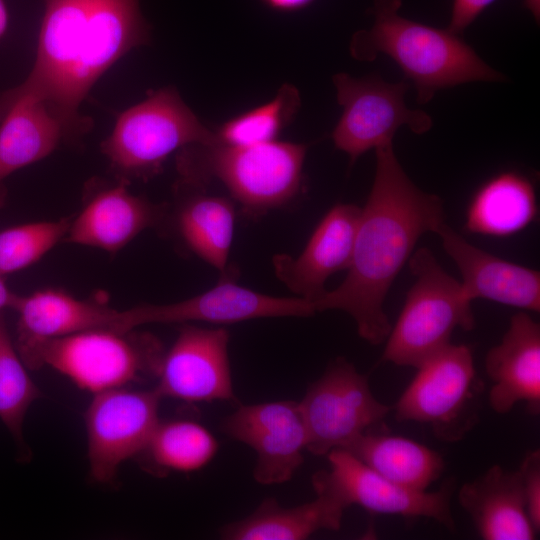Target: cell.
Returning <instances> with one entry per match:
<instances>
[{
    "mask_svg": "<svg viewBox=\"0 0 540 540\" xmlns=\"http://www.w3.org/2000/svg\"><path fill=\"white\" fill-rule=\"evenodd\" d=\"M375 153L374 181L361 207L347 275L337 288L325 290L312 303L316 312H346L359 336L379 345L392 327L384 311L388 291L418 239L444 222V211L438 196L410 180L393 144L378 147Z\"/></svg>",
    "mask_w": 540,
    "mask_h": 540,
    "instance_id": "obj_1",
    "label": "cell"
},
{
    "mask_svg": "<svg viewBox=\"0 0 540 540\" xmlns=\"http://www.w3.org/2000/svg\"><path fill=\"white\" fill-rule=\"evenodd\" d=\"M35 63L19 86L0 96V113L31 95L60 121L65 137L88 125L78 112L99 77L119 58L149 41L140 0H44Z\"/></svg>",
    "mask_w": 540,
    "mask_h": 540,
    "instance_id": "obj_2",
    "label": "cell"
},
{
    "mask_svg": "<svg viewBox=\"0 0 540 540\" xmlns=\"http://www.w3.org/2000/svg\"><path fill=\"white\" fill-rule=\"evenodd\" d=\"M401 0H374V22L356 32L350 53L359 61L388 55L417 90V102L430 101L441 89L474 81L501 82L505 76L486 64L460 35L403 17Z\"/></svg>",
    "mask_w": 540,
    "mask_h": 540,
    "instance_id": "obj_3",
    "label": "cell"
},
{
    "mask_svg": "<svg viewBox=\"0 0 540 540\" xmlns=\"http://www.w3.org/2000/svg\"><path fill=\"white\" fill-rule=\"evenodd\" d=\"M307 146L271 141L249 146L192 144L177 155L181 183L206 188L219 182L245 215L261 216L300 193Z\"/></svg>",
    "mask_w": 540,
    "mask_h": 540,
    "instance_id": "obj_4",
    "label": "cell"
},
{
    "mask_svg": "<svg viewBox=\"0 0 540 540\" xmlns=\"http://www.w3.org/2000/svg\"><path fill=\"white\" fill-rule=\"evenodd\" d=\"M29 369L49 366L93 394L155 375L163 352L145 334L92 329L16 348Z\"/></svg>",
    "mask_w": 540,
    "mask_h": 540,
    "instance_id": "obj_5",
    "label": "cell"
},
{
    "mask_svg": "<svg viewBox=\"0 0 540 540\" xmlns=\"http://www.w3.org/2000/svg\"><path fill=\"white\" fill-rule=\"evenodd\" d=\"M415 281L386 338L383 360L417 368L450 344L453 331L472 330V300L461 282L448 274L427 248L409 258Z\"/></svg>",
    "mask_w": 540,
    "mask_h": 540,
    "instance_id": "obj_6",
    "label": "cell"
},
{
    "mask_svg": "<svg viewBox=\"0 0 540 540\" xmlns=\"http://www.w3.org/2000/svg\"><path fill=\"white\" fill-rule=\"evenodd\" d=\"M217 143L172 87L150 94L117 119L102 151L116 171L131 177H149L175 151L192 145Z\"/></svg>",
    "mask_w": 540,
    "mask_h": 540,
    "instance_id": "obj_7",
    "label": "cell"
},
{
    "mask_svg": "<svg viewBox=\"0 0 540 540\" xmlns=\"http://www.w3.org/2000/svg\"><path fill=\"white\" fill-rule=\"evenodd\" d=\"M416 369L392 407L395 418L428 425L442 442L463 440L479 422L484 388L470 347L450 343Z\"/></svg>",
    "mask_w": 540,
    "mask_h": 540,
    "instance_id": "obj_8",
    "label": "cell"
},
{
    "mask_svg": "<svg viewBox=\"0 0 540 540\" xmlns=\"http://www.w3.org/2000/svg\"><path fill=\"white\" fill-rule=\"evenodd\" d=\"M299 405L307 432L306 450L315 456L348 448L392 410L375 398L367 376L341 357L309 385Z\"/></svg>",
    "mask_w": 540,
    "mask_h": 540,
    "instance_id": "obj_9",
    "label": "cell"
},
{
    "mask_svg": "<svg viewBox=\"0 0 540 540\" xmlns=\"http://www.w3.org/2000/svg\"><path fill=\"white\" fill-rule=\"evenodd\" d=\"M333 83L342 114L332 140L337 149L349 156L351 164L371 149L393 144L401 126L416 134L432 127L426 112L406 106L404 96L409 84L405 81L390 83L379 75L355 78L338 73L333 76Z\"/></svg>",
    "mask_w": 540,
    "mask_h": 540,
    "instance_id": "obj_10",
    "label": "cell"
},
{
    "mask_svg": "<svg viewBox=\"0 0 540 540\" xmlns=\"http://www.w3.org/2000/svg\"><path fill=\"white\" fill-rule=\"evenodd\" d=\"M326 456L329 469L312 476L315 493L327 494L345 508L358 505L373 514L424 517L455 530L452 480L436 491L413 490L381 476L345 449H334Z\"/></svg>",
    "mask_w": 540,
    "mask_h": 540,
    "instance_id": "obj_11",
    "label": "cell"
},
{
    "mask_svg": "<svg viewBox=\"0 0 540 540\" xmlns=\"http://www.w3.org/2000/svg\"><path fill=\"white\" fill-rule=\"evenodd\" d=\"M161 399L155 389L120 387L94 394L84 415L93 480L112 481L124 461L145 449L160 422Z\"/></svg>",
    "mask_w": 540,
    "mask_h": 540,
    "instance_id": "obj_12",
    "label": "cell"
},
{
    "mask_svg": "<svg viewBox=\"0 0 540 540\" xmlns=\"http://www.w3.org/2000/svg\"><path fill=\"white\" fill-rule=\"evenodd\" d=\"M315 313L313 303L305 298L272 296L243 287L235 278H221L211 289L182 301L120 310L118 330L131 331L152 323L223 325L259 318L308 317Z\"/></svg>",
    "mask_w": 540,
    "mask_h": 540,
    "instance_id": "obj_13",
    "label": "cell"
},
{
    "mask_svg": "<svg viewBox=\"0 0 540 540\" xmlns=\"http://www.w3.org/2000/svg\"><path fill=\"white\" fill-rule=\"evenodd\" d=\"M221 430L254 450L253 477L262 485L289 481L303 464L307 432L297 401L241 406L222 421Z\"/></svg>",
    "mask_w": 540,
    "mask_h": 540,
    "instance_id": "obj_14",
    "label": "cell"
},
{
    "mask_svg": "<svg viewBox=\"0 0 540 540\" xmlns=\"http://www.w3.org/2000/svg\"><path fill=\"white\" fill-rule=\"evenodd\" d=\"M228 343L224 328L184 325L162 355L154 389L188 403L233 400Z\"/></svg>",
    "mask_w": 540,
    "mask_h": 540,
    "instance_id": "obj_15",
    "label": "cell"
},
{
    "mask_svg": "<svg viewBox=\"0 0 540 540\" xmlns=\"http://www.w3.org/2000/svg\"><path fill=\"white\" fill-rule=\"evenodd\" d=\"M361 207L334 205L320 220L303 251L296 257L280 254L273 258L279 280L296 296L311 302L326 289L333 274L347 270L353 253Z\"/></svg>",
    "mask_w": 540,
    "mask_h": 540,
    "instance_id": "obj_16",
    "label": "cell"
},
{
    "mask_svg": "<svg viewBox=\"0 0 540 540\" xmlns=\"http://www.w3.org/2000/svg\"><path fill=\"white\" fill-rule=\"evenodd\" d=\"M485 371L492 382L489 404L506 414L519 403L532 415L540 412V326L528 313L514 314L501 341L486 354Z\"/></svg>",
    "mask_w": 540,
    "mask_h": 540,
    "instance_id": "obj_17",
    "label": "cell"
},
{
    "mask_svg": "<svg viewBox=\"0 0 540 540\" xmlns=\"http://www.w3.org/2000/svg\"><path fill=\"white\" fill-rule=\"evenodd\" d=\"M462 276L467 296L539 312L540 273L498 258L466 241L445 222L435 231Z\"/></svg>",
    "mask_w": 540,
    "mask_h": 540,
    "instance_id": "obj_18",
    "label": "cell"
},
{
    "mask_svg": "<svg viewBox=\"0 0 540 540\" xmlns=\"http://www.w3.org/2000/svg\"><path fill=\"white\" fill-rule=\"evenodd\" d=\"M165 207L133 195L124 184L109 187L89 199L70 222L66 241L116 252L166 217Z\"/></svg>",
    "mask_w": 540,
    "mask_h": 540,
    "instance_id": "obj_19",
    "label": "cell"
},
{
    "mask_svg": "<svg viewBox=\"0 0 540 540\" xmlns=\"http://www.w3.org/2000/svg\"><path fill=\"white\" fill-rule=\"evenodd\" d=\"M458 500L484 540H533L538 534L526 511L518 470L492 465L462 485Z\"/></svg>",
    "mask_w": 540,
    "mask_h": 540,
    "instance_id": "obj_20",
    "label": "cell"
},
{
    "mask_svg": "<svg viewBox=\"0 0 540 540\" xmlns=\"http://www.w3.org/2000/svg\"><path fill=\"white\" fill-rule=\"evenodd\" d=\"M16 348L92 329L117 331L120 310L81 300L60 290L45 289L18 296Z\"/></svg>",
    "mask_w": 540,
    "mask_h": 540,
    "instance_id": "obj_21",
    "label": "cell"
},
{
    "mask_svg": "<svg viewBox=\"0 0 540 540\" xmlns=\"http://www.w3.org/2000/svg\"><path fill=\"white\" fill-rule=\"evenodd\" d=\"M185 190L173 211V226L183 244L215 268L221 278H234L229 256L235 225V203L209 194L206 188L181 183Z\"/></svg>",
    "mask_w": 540,
    "mask_h": 540,
    "instance_id": "obj_22",
    "label": "cell"
},
{
    "mask_svg": "<svg viewBox=\"0 0 540 540\" xmlns=\"http://www.w3.org/2000/svg\"><path fill=\"white\" fill-rule=\"evenodd\" d=\"M345 509L324 493L288 508L267 498L249 516L223 526L220 536L227 540H304L320 530H339Z\"/></svg>",
    "mask_w": 540,
    "mask_h": 540,
    "instance_id": "obj_23",
    "label": "cell"
},
{
    "mask_svg": "<svg viewBox=\"0 0 540 540\" xmlns=\"http://www.w3.org/2000/svg\"><path fill=\"white\" fill-rule=\"evenodd\" d=\"M1 183L14 171L48 156L65 137L60 121L48 107L31 95L10 101L0 113Z\"/></svg>",
    "mask_w": 540,
    "mask_h": 540,
    "instance_id": "obj_24",
    "label": "cell"
},
{
    "mask_svg": "<svg viewBox=\"0 0 540 540\" xmlns=\"http://www.w3.org/2000/svg\"><path fill=\"white\" fill-rule=\"evenodd\" d=\"M345 450L386 479L413 490H428L445 468L439 453L398 435L370 431Z\"/></svg>",
    "mask_w": 540,
    "mask_h": 540,
    "instance_id": "obj_25",
    "label": "cell"
},
{
    "mask_svg": "<svg viewBox=\"0 0 540 540\" xmlns=\"http://www.w3.org/2000/svg\"><path fill=\"white\" fill-rule=\"evenodd\" d=\"M537 216L535 190L516 172H502L474 194L466 213L471 233L504 237L525 229Z\"/></svg>",
    "mask_w": 540,
    "mask_h": 540,
    "instance_id": "obj_26",
    "label": "cell"
},
{
    "mask_svg": "<svg viewBox=\"0 0 540 540\" xmlns=\"http://www.w3.org/2000/svg\"><path fill=\"white\" fill-rule=\"evenodd\" d=\"M218 447L214 435L196 421L160 420L139 456L147 470L157 475L189 473L205 467L216 455Z\"/></svg>",
    "mask_w": 540,
    "mask_h": 540,
    "instance_id": "obj_27",
    "label": "cell"
},
{
    "mask_svg": "<svg viewBox=\"0 0 540 540\" xmlns=\"http://www.w3.org/2000/svg\"><path fill=\"white\" fill-rule=\"evenodd\" d=\"M300 106L301 98L297 88L291 84H283L267 103L221 124L214 131L216 142L231 146H249L275 141L292 122Z\"/></svg>",
    "mask_w": 540,
    "mask_h": 540,
    "instance_id": "obj_28",
    "label": "cell"
},
{
    "mask_svg": "<svg viewBox=\"0 0 540 540\" xmlns=\"http://www.w3.org/2000/svg\"><path fill=\"white\" fill-rule=\"evenodd\" d=\"M26 368L0 312V419L24 458L29 456L23 438L24 419L31 404L43 396Z\"/></svg>",
    "mask_w": 540,
    "mask_h": 540,
    "instance_id": "obj_29",
    "label": "cell"
},
{
    "mask_svg": "<svg viewBox=\"0 0 540 540\" xmlns=\"http://www.w3.org/2000/svg\"><path fill=\"white\" fill-rule=\"evenodd\" d=\"M69 219L22 224L0 232V274L20 271L66 237Z\"/></svg>",
    "mask_w": 540,
    "mask_h": 540,
    "instance_id": "obj_30",
    "label": "cell"
},
{
    "mask_svg": "<svg viewBox=\"0 0 540 540\" xmlns=\"http://www.w3.org/2000/svg\"><path fill=\"white\" fill-rule=\"evenodd\" d=\"M523 486L526 511L537 533L540 531V451L527 452L518 469Z\"/></svg>",
    "mask_w": 540,
    "mask_h": 540,
    "instance_id": "obj_31",
    "label": "cell"
},
{
    "mask_svg": "<svg viewBox=\"0 0 540 540\" xmlns=\"http://www.w3.org/2000/svg\"><path fill=\"white\" fill-rule=\"evenodd\" d=\"M494 1L496 0H453L447 29L461 35Z\"/></svg>",
    "mask_w": 540,
    "mask_h": 540,
    "instance_id": "obj_32",
    "label": "cell"
},
{
    "mask_svg": "<svg viewBox=\"0 0 540 540\" xmlns=\"http://www.w3.org/2000/svg\"><path fill=\"white\" fill-rule=\"evenodd\" d=\"M313 1L314 0H262V2L270 8L282 12L300 10L311 4Z\"/></svg>",
    "mask_w": 540,
    "mask_h": 540,
    "instance_id": "obj_33",
    "label": "cell"
},
{
    "mask_svg": "<svg viewBox=\"0 0 540 540\" xmlns=\"http://www.w3.org/2000/svg\"><path fill=\"white\" fill-rule=\"evenodd\" d=\"M16 298L17 295L8 289L0 274V312L4 308H12Z\"/></svg>",
    "mask_w": 540,
    "mask_h": 540,
    "instance_id": "obj_34",
    "label": "cell"
},
{
    "mask_svg": "<svg viewBox=\"0 0 540 540\" xmlns=\"http://www.w3.org/2000/svg\"><path fill=\"white\" fill-rule=\"evenodd\" d=\"M523 3L538 23L540 19V0H524Z\"/></svg>",
    "mask_w": 540,
    "mask_h": 540,
    "instance_id": "obj_35",
    "label": "cell"
},
{
    "mask_svg": "<svg viewBox=\"0 0 540 540\" xmlns=\"http://www.w3.org/2000/svg\"><path fill=\"white\" fill-rule=\"evenodd\" d=\"M8 23V14L5 3L0 0V36L5 32Z\"/></svg>",
    "mask_w": 540,
    "mask_h": 540,
    "instance_id": "obj_36",
    "label": "cell"
}]
</instances>
